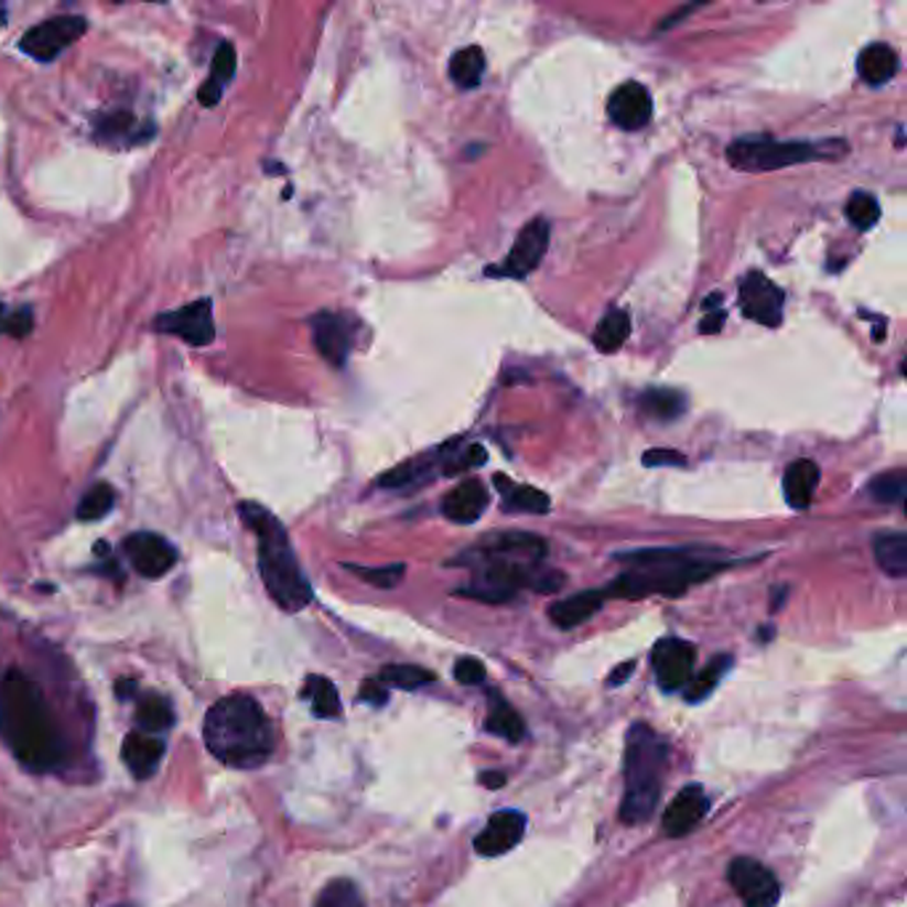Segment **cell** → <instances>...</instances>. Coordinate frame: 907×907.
<instances>
[{
	"label": "cell",
	"mask_w": 907,
	"mask_h": 907,
	"mask_svg": "<svg viewBox=\"0 0 907 907\" xmlns=\"http://www.w3.org/2000/svg\"><path fill=\"white\" fill-rule=\"evenodd\" d=\"M0 739L32 775L60 771L67 758V745L46 692L19 668L0 677Z\"/></svg>",
	"instance_id": "obj_1"
},
{
	"label": "cell",
	"mask_w": 907,
	"mask_h": 907,
	"mask_svg": "<svg viewBox=\"0 0 907 907\" xmlns=\"http://www.w3.org/2000/svg\"><path fill=\"white\" fill-rule=\"evenodd\" d=\"M626 562V570L604 589V596L617 600H645V596L662 594L679 596L694 583H703L716 572L732 568L722 562L719 551L687 549H639L617 557Z\"/></svg>",
	"instance_id": "obj_2"
},
{
	"label": "cell",
	"mask_w": 907,
	"mask_h": 907,
	"mask_svg": "<svg viewBox=\"0 0 907 907\" xmlns=\"http://www.w3.org/2000/svg\"><path fill=\"white\" fill-rule=\"evenodd\" d=\"M203 739L208 754L231 769H259L274 754V730L259 700L235 692L205 713Z\"/></svg>",
	"instance_id": "obj_3"
},
{
	"label": "cell",
	"mask_w": 907,
	"mask_h": 907,
	"mask_svg": "<svg viewBox=\"0 0 907 907\" xmlns=\"http://www.w3.org/2000/svg\"><path fill=\"white\" fill-rule=\"evenodd\" d=\"M237 514L259 540V572L269 596L285 613L304 609L312 602V583L306 581L304 570L295 559L285 527L269 508L250 504V500L237 506Z\"/></svg>",
	"instance_id": "obj_4"
},
{
	"label": "cell",
	"mask_w": 907,
	"mask_h": 907,
	"mask_svg": "<svg viewBox=\"0 0 907 907\" xmlns=\"http://www.w3.org/2000/svg\"><path fill=\"white\" fill-rule=\"evenodd\" d=\"M668 745L652 726L634 724L626 737V793H623L620 820L639 825L652 817L662 793Z\"/></svg>",
	"instance_id": "obj_5"
},
{
	"label": "cell",
	"mask_w": 907,
	"mask_h": 907,
	"mask_svg": "<svg viewBox=\"0 0 907 907\" xmlns=\"http://www.w3.org/2000/svg\"><path fill=\"white\" fill-rule=\"evenodd\" d=\"M841 154H846L844 141H777L769 137H745L732 141L726 160L737 171L767 173L796 163L841 158Z\"/></svg>",
	"instance_id": "obj_6"
},
{
	"label": "cell",
	"mask_w": 907,
	"mask_h": 907,
	"mask_svg": "<svg viewBox=\"0 0 907 907\" xmlns=\"http://www.w3.org/2000/svg\"><path fill=\"white\" fill-rule=\"evenodd\" d=\"M88 30V22L83 17H54L46 22L35 24L22 35L19 48L32 56L35 62H54L62 51H67L83 32Z\"/></svg>",
	"instance_id": "obj_7"
},
{
	"label": "cell",
	"mask_w": 907,
	"mask_h": 907,
	"mask_svg": "<svg viewBox=\"0 0 907 907\" xmlns=\"http://www.w3.org/2000/svg\"><path fill=\"white\" fill-rule=\"evenodd\" d=\"M152 327L158 333H165V336H179L190 346H205L216 336L214 304H210V299L192 301L182 309L160 314Z\"/></svg>",
	"instance_id": "obj_8"
},
{
	"label": "cell",
	"mask_w": 907,
	"mask_h": 907,
	"mask_svg": "<svg viewBox=\"0 0 907 907\" xmlns=\"http://www.w3.org/2000/svg\"><path fill=\"white\" fill-rule=\"evenodd\" d=\"M730 884L745 907H775L780 899V881L767 865L754 857H737L730 862Z\"/></svg>",
	"instance_id": "obj_9"
},
{
	"label": "cell",
	"mask_w": 907,
	"mask_h": 907,
	"mask_svg": "<svg viewBox=\"0 0 907 907\" xmlns=\"http://www.w3.org/2000/svg\"><path fill=\"white\" fill-rule=\"evenodd\" d=\"M551 240V224L546 218H532L519 231L517 242H514L511 253H508L506 263L500 269H490V274H506V278L522 280L532 274L543 261L546 250H549Z\"/></svg>",
	"instance_id": "obj_10"
},
{
	"label": "cell",
	"mask_w": 907,
	"mask_h": 907,
	"mask_svg": "<svg viewBox=\"0 0 907 907\" xmlns=\"http://www.w3.org/2000/svg\"><path fill=\"white\" fill-rule=\"evenodd\" d=\"M123 551L131 568L147 581H158V577L169 575L179 559L176 549L158 532H133L123 540Z\"/></svg>",
	"instance_id": "obj_11"
},
{
	"label": "cell",
	"mask_w": 907,
	"mask_h": 907,
	"mask_svg": "<svg viewBox=\"0 0 907 907\" xmlns=\"http://www.w3.org/2000/svg\"><path fill=\"white\" fill-rule=\"evenodd\" d=\"M782 291L767 274L751 272L748 278L739 282V306H743L745 317L754 320V323L777 327L782 323Z\"/></svg>",
	"instance_id": "obj_12"
},
{
	"label": "cell",
	"mask_w": 907,
	"mask_h": 907,
	"mask_svg": "<svg viewBox=\"0 0 907 907\" xmlns=\"http://www.w3.org/2000/svg\"><path fill=\"white\" fill-rule=\"evenodd\" d=\"M694 647L684 639H660L652 649V668L658 684L666 692H677L690 684L694 673Z\"/></svg>",
	"instance_id": "obj_13"
},
{
	"label": "cell",
	"mask_w": 907,
	"mask_h": 907,
	"mask_svg": "<svg viewBox=\"0 0 907 907\" xmlns=\"http://www.w3.org/2000/svg\"><path fill=\"white\" fill-rule=\"evenodd\" d=\"M546 546L543 538L532 536V532L522 530H506V532H493L490 538H485L477 546V551L472 554L477 557H493V559H511V562H525V564H540L543 562Z\"/></svg>",
	"instance_id": "obj_14"
},
{
	"label": "cell",
	"mask_w": 907,
	"mask_h": 907,
	"mask_svg": "<svg viewBox=\"0 0 907 907\" xmlns=\"http://www.w3.org/2000/svg\"><path fill=\"white\" fill-rule=\"evenodd\" d=\"M607 115L623 131H639V128H645L652 120V96H649L641 83H623L609 96Z\"/></svg>",
	"instance_id": "obj_15"
},
{
	"label": "cell",
	"mask_w": 907,
	"mask_h": 907,
	"mask_svg": "<svg viewBox=\"0 0 907 907\" xmlns=\"http://www.w3.org/2000/svg\"><path fill=\"white\" fill-rule=\"evenodd\" d=\"M312 338L317 352L323 354L333 368H344L352 352V323L344 314L320 312L312 317Z\"/></svg>",
	"instance_id": "obj_16"
},
{
	"label": "cell",
	"mask_w": 907,
	"mask_h": 907,
	"mask_svg": "<svg viewBox=\"0 0 907 907\" xmlns=\"http://www.w3.org/2000/svg\"><path fill=\"white\" fill-rule=\"evenodd\" d=\"M527 828V817L517 809H506V812H495L487 822V828L477 835L474 841V849L482 854V857H498V854H506L508 849H514L522 841Z\"/></svg>",
	"instance_id": "obj_17"
},
{
	"label": "cell",
	"mask_w": 907,
	"mask_h": 907,
	"mask_svg": "<svg viewBox=\"0 0 907 907\" xmlns=\"http://www.w3.org/2000/svg\"><path fill=\"white\" fill-rule=\"evenodd\" d=\"M708 807H711V801H708L705 790L700 785H687L662 814V831L671 839H681V835L700 825V820L708 814Z\"/></svg>",
	"instance_id": "obj_18"
},
{
	"label": "cell",
	"mask_w": 907,
	"mask_h": 907,
	"mask_svg": "<svg viewBox=\"0 0 907 907\" xmlns=\"http://www.w3.org/2000/svg\"><path fill=\"white\" fill-rule=\"evenodd\" d=\"M490 504V493L479 479H463L442 498V514L455 525H474Z\"/></svg>",
	"instance_id": "obj_19"
},
{
	"label": "cell",
	"mask_w": 907,
	"mask_h": 907,
	"mask_svg": "<svg viewBox=\"0 0 907 907\" xmlns=\"http://www.w3.org/2000/svg\"><path fill=\"white\" fill-rule=\"evenodd\" d=\"M123 762L126 767L131 769V775L137 777V780H147V777H152L154 771H158L160 762H163L165 756V743L163 737L158 735H144V732H131V735H126L123 739Z\"/></svg>",
	"instance_id": "obj_20"
},
{
	"label": "cell",
	"mask_w": 907,
	"mask_h": 907,
	"mask_svg": "<svg viewBox=\"0 0 907 907\" xmlns=\"http://www.w3.org/2000/svg\"><path fill=\"white\" fill-rule=\"evenodd\" d=\"M817 482H820V468H817L814 461L801 458L790 463L782 477V490L788 506L796 508V511H803V508L812 506Z\"/></svg>",
	"instance_id": "obj_21"
},
{
	"label": "cell",
	"mask_w": 907,
	"mask_h": 907,
	"mask_svg": "<svg viewBox=\"0 0 907 907\" xmlns=\"http://www.w3.org/2000/svg\"><path fill=\"white\" fill-rule=\"evenodd\" d=\"M604 600H607L604 591H581V594L557 602L554 607L549 609V617H551V623L559 628H564V630L575 628L589 620V617H594L596 613H600Z\"/></svg>",
	"instance_id": "obj_22"
},
{
	"label": "cell",
	"mask_w": 907,
	"mask_h": 907,
	"mask_svg": "<svg viewBox=\"0 0 907 907\" xmlns=\"http://www.w3.org/2000/svg\"><path fill=\"white\" fill-rule=\"evenodd\" d=\"M495 487H498L500 498H504V508L511 514H549L551 498L546 493L536 490L530 485H517L508 477L495 474Z\"/></svg>",
	"instance_id": "obj_23"
},
{
	"label": "cell",
	"mask_w": 907,
	"mask_h": 907,
	"mask_svg": "<svg viewBox=\"0 0 907 907\" xmlns=\"http://www.w3.org/2000/svg\"><path fill=\"white\" fill-rule=\"evenodd\" d=\"M899 69V56L897 51L886 43H873L860 54L857 60V73L867 86H884L889 83Z\"/></svg>",
	"instance_id": "obj_24"
},
{
	"label": "cell",
	"mask_w": 907,
	"mask_h": 907,
	"mask_svg": "<svg viewBox=\"0 0 907 907\" xmlns=\"http://www.w3.org/2000/svg\"><path fill=\"white\" fill-rule=\"evenodd\" d=\"M873 554L878 568L892 577L907 575V536L905 532H881L873 540Z\"/></svg>",
	"instance_id": "obj_25"
},
{
	"label": "cell",
	"mask_w": 907,
	"mask_h": 907,
	"mask_svg": "<svg viewBox=\"0 0 907 907\" xmlns=\"http://www.w3.org/2000/svg\"><path fill=\"white\" fill-rule=\"evenodd\" d=\"M137 724L144 735H163L173 724V708L163 694L147 692L137 703Z\"/></svg>",
	"instance_id": "obj_26"
},
{
	"label": "cell",
	"mask_w": 907,
	"mask_h": 907,
	"mask_svg": "<svg viewBox=\"0 0 907 907\" xmlns=\"http://www.w3.org/2000/svg\"><path fill=\"white\" fill-rule=\"evenodd\" d=\"M482 75H485V51L479 46H466L455 51L450 60V80L463 91H472L479 86Z\"/></svg>",
	"instance_id": "obj_27"
},
{
	"label": "cell",
	"mask_w": 907,
	"mask_h": 907,
	"mask_svg": "<svg viewBox=\"0 0 907 907\" xmlns=\"http://www.w3.org/2000/svg\"><path fill=\"white\" fill-rule=\"evenodd\" d=\"M628 333H630L628 312H623V309H609V312L604 314V317L600 320V325H596V331H594L596 349L604 352V354L617 352L623 344H626Z\"/></svg>",
	"instance_id": "obj_28"
},
{
	"label": "cell",
	"mask_w": 907,
	"mask_h": 907,
	"mask_svg": "<svg viewBox=\"0 0 907 907\" xmlns=\"http://www.w3.org/2000/svg\"><path fill=\"white\" fill-rule=\"evenodd\" d=\"M304 698L312 703L314 713H317L320 719H336L341 716V698H338V690L336 684H333L331 679L325 677H309L306 684H304Z\"/></svg>",
	"instance_id": "obj_29"
},
{
	"label": "cell",
	"mask_w": 907,
	"mask_h": 907,
	"mask_svg": "<svg viewBox=\"0 0 907 907\" xmlns=\"http://www.w3.org/2000/svg\"><path fill=\"white\" fill-rule=\"evenodd\" d=\"M487 730L498 737L514 739V743L525 735L522 719H519V713L514 711V708L508 705L500 694H490V716H487Z\"/></svg>",
	"instance_id": "obj_30"
},
{
	"label": "cell",
	"mask_w": 907,
	"mask_h": 907,
	"mask_svg": "<svg viewBox=\"0 0 907 907\" xmlns=\"http://www.w3.org/2000/svg\"><path fill=\"white\" fill-rule=\"evenodd\" d=\"M639 404L652 418H660V421H673V418L684 415L687 410L684 395H679L673 389H649L641 395Z\"/></svg>",
	"instance_id": "obj_31"
},
{
	"label": "cell",
	"mask_w": 907,
	"mask_h": 907,
	"mask_svg": "<svg viewBox=\"0 0 907 907\" xmlns=\"http://www.w3.org/2000/svg\"><path fill=\"white\" fill-rule=\"evenodd\" d=\"M730 666H732L730 655H719V658H713L711 662H708L705 671H700L698 677H692L690 684H687V703H700V700H705L708 694L716 692V684L724 679V673L730 671Z\"/></svg>",
	"instance_id": "obj_32"
},
{
	"label": "cell",
	"mask_w": 907,
	"mask_h": 907,
	"mask_svg": "<svg viewBox=\"0 0 907 907\" xmlns=\"http://www.w3.org/2000/svg\"><path fill=\"white\" fill-rule=\"evenodd\" d=\"M867 493H871L873 500H878V504H886V506H894V504H903L905 495H907V474L903 468H894V472H886V474H878L876 479L867 485Z\"/></svg>",
	"instance_id": "obj_33"
},
{
	"label": "cell",
	"mask_w": 907,
	"mask_h": 907,
	"mask_svg": "<svg viewBox=\"0 0 907 907\" xmlns=\"http://www.w3.org/2000/svg\"><path fill=\"white\" fill-rule=\"evenodd\" d=\"M115 506V490L105 482H99V485H94L91 490L80 498V504H77V519L80 522H96V519H105L109 511H112Z\"/></svg>",
	"instance_id": "obj_34"
},
{
	"label": "cell",
	"mask_w": 907,
	"mask_h": 907,
	"mask_svg": "<svg viewBox=\"0 0 907 907\" xmlns=\"http://www.w3.org/2000/svg\"><path fill=\"white\" fill-rule=\"evenodd\" d=\"M846 218L852 222V227L867 231L878 224L881 205L871 192H854L846 203Z\"/></svg>",
	"instance_id": "obj_35"
},
{
	"label": "cell",
	"mask_w": 907,
	"mask_h": 907,
	"mask_svg": "<svg viewBox=\"0 0 907 907\" xmlns=\"http://www.w3.org/2000/svg\"><path fill=\"white\" fill-rule=\"evenodd\" d=\"M314 907H365L363 892L349 878L331 881L323 892H320L317 905Z\"/></svg>",
	"instance_id": "obj_36"
},
{
	"label": "cell",
	"mask_w": 907,
	"mask_h": 907,
	"mask_svg": "<svg viewBox=\"0 0 907 907\" xmlns=\"http://www.w3.org/2000/svg\"><path fill=\"white\" fill-rule=\"evenodd\" d=\"M378 681L389 687H400V690H421V687L434 681V673L418 666H386Z\"/></svg>",
	"instance_id": "obj_37"
},
{
	"label": "cell",
	"mask_w": 907,
	"mask_h": 907,
	"mask_svg": "<svg viewBox=\"0 0 907 907\" xmlns=\"http://www.w3.org/2000/svg\"><path fill=\"white\" fill-rule=\"evenodd\" d=\"M137 120L128 112H107L105 118L96 123V137L105 141H141L137 137Z\"/></svg>",
	"instance_id": "obj_38"
},
{
	"label": "cell",
	"mask_w": 907,
	"mask_h": 907,
	"mask_svg": "<svg viewBox=\"0 0 907 907\" xmlns=\"http://www.w3.org/2000/svg\"><path fill=\"white\" fill-rule=\"evenodd\" d=\"M431 468H434V463H431L429 455H423V458L410 461V463H402V466L391 468L389 474H384V477L378 479V485L389 487V490H397V487L410 485V482L426 479V474L431 472Z\"/></svg>",
	"instance_id": "obj_39"
},
{
	"label": "cell",
	"mask_w": 907,
	"mask_h": 907,
	"mask_svg": "<svg viewBox=\"0 0 907 907\" xmlns=\"http://www.w3.org/2000/svg\"><path fill=\"white\" fill-rule=\"evenodd\" d=\"M359 581L376 585V589H395L404 577V564H386V568H363V564H344Z\"/></svg>",
	"instance_id": "obj_40"
},
{
	"label": "cell",
	"mask_w": 907,
	"mask_h": 907,
	"mask_svg": "<svg viewBox=\"0 0 907 907\" xmlns=\"http://www.w3.org/2000/svg\"><path fill=\"white\" fill-rule=\"evenodd\" d=\"M235 67H237L235 48H231V43H222L214 54V64H210L208 77L210 80H216L218 86H224V83L231 80V75H235Z\"/></svg>",
	"instance_id": "obj_41"
},
{
	"label": "cell",
	"mask_w": 907,
	"mask_h": 907,
	"mask_svg": "<svg viewBox=\"0 0 907 907\" xmlns=\"http://www.w3.org/2000/svg\"><path fill=\"white\" fill-rule=\"evenodd\" d=\"M487 461V450L482 445H468L463 447L458 455H453L445 463V474H458V472H468V468H479L482 463Z\"/></svg>",
	"instance_id": "obj_42"
},
{
	"label": "cell",
	"mask_w": 907,
	"mask_h": 907,
	"mask_svg": "<svg viewBox=\"0 0 907 907\" xmlns=\"http://www.w3.org/2000/svg\"><path fill=\"white\" fill-rule=\"evenodd\" d=\"M455 679L466 687L482 684L485 681V666L477 658H461L455 662Z\"/></svg>",
	"instance_id": "obj_43"
},
{
	"label": "cell",
	"mask_w": 907,
	"mask_h": 907,
	"mask_svg": "<svg viewBox=\"0 0 907 907\" xmlns=\"http://www.w3.org/2000/svg\"><path fill=\"white\" fill-rule=\"evenodd\" d=\"M647 466H684V455L677 453V450H649L645 453Z\"/></svg>",
	"instance_id": "obj_44"
},
{
	"label": "cell",
	"mask_w": 907,
	"mask_h": 907,
	"mask_svg": "<svg viewBox=\"0 0 907 907\" xmlns=\"http://www.w3.org/2000/svg\"><path fill=\"white\" fill-rule=\"evenodd\" d=\"M359 698H363L365 703H370V705H386V700H389V692H386V687L381 684V681L368 679L363 684V690H359Z\"/></svg>",
	"instance_id": "obj_45"
},
{
	"label": "cell",
	"mask_w": 907,
	"mask_h": 907,
	"mask_svg": "<svg viewBox=\"0 0 907 907\" xmlns=\"http://www.w3.org/2000/svg\"><path fill=\"white\" fill-rule=\"evenodd\" d=\"M222 88L224 86H218L216 80H205L203 86H201V91H197V99H201V105L203 107H216L218 105V99H222Z\"/></svg>",
	"instance_id": "obj_46"
},
{
	"label": "cell",
	"mask_w": 907,
	"mask_h": 907,
	"mask_svg": "<svg viewBox=\"0 0 907 907\" xmlns=\"http://www.w3.org/2000/svg\"><path fill=\"white\" fill-rule=\"evenodd\" d=\"M724 320L726 312H722V309H719V312H711L703 323H700V333H719L724 327Z\"/></svg>",
	"instance_id": "obj_47"
},
{
	"label": "cell",
	"mask_w": 907,
	"mask_h": 907,
	"mask_svg": "<svg viewBox=\"0 0 907 907\" xmlns=\"http://www.w3.org/2000/svg\"><path fill=\"white\" fill-rule=\"evenodd\" d=\"M630 673H634V662H623V666L615 668V673H613V677H609L607 684H609V687H620L623 681H626V679L630 677Z\"/></svg>",
	"instance_id": "obj_48"
},
{
	"label": "cell",
	"mask_w": 907,
	"mask_h": 907,
	"mask_svg": "<svg viewBox=\"0 0 907 907\" xmlns=\"http://www.w3.org/2000/svg\"><path fill=\"white\" fill-rule=\"evenodd\" d=\"M479 782L485 785V788H500V785L506 782V775L504 771H482Z\"/></svg>",
	"instance_id": "obj_49"
},
{
	"label": "cell",
	"mask_w": 907,
	"mask_h": 907,
	"mask_svg": "<svg viewBox=\"0 0 907 907\" xmlns=\"http://www.w3.org/2000/svg\"><path fill=\"white\" fill-rule=\"evenodd\" d=\"M9 317H11V312H6V306L0 304V333L9 331Z\"/></svg>",
	"instance_id": "obj_50"
},
{
	"label": "cell",
	"mask_w": 907,
	"mask_h": 907,
	"mask_svg": "<svg viewBox=\"0 0 907 907\" xmlns=\"http://www.w3.org/2000/svg\"><path fill=\"white\" fill-rule=\"evenodd\" d=\"M719 304H722V295H719V293L708 295V301H705V309H711V306H719Z\"/></svg>",
	"instance_id": "obj_51"
}]
</instances>
